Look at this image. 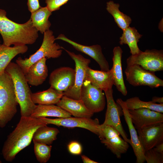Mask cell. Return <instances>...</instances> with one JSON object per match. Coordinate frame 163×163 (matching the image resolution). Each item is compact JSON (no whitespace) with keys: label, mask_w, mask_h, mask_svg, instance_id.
I'll use <instances>...</instances> for the list:
<instances>
[{"label":"cell","mask_w":163,"mask_h":163,"mask_svg":"<svg viewBox=\"0 0 163 163\" xmlns=\"http://www.w3.org/2000/svg\"><path fill=\"white\" fill-rule=\"evenodd\" d=\"M47 125L38 118L21 116L14 129L8 135L2 150L5 161H12L20 152L28 146L34 134L39 127Z\"/></svg>","instance_id":"6da1fadb"},{"label":"cell","mask_w":163,"mask_h":163,"mask_svg":"<svg viewBox=\"0 0 163 163\" xmlns=\"http://www.w3.org/2000/svg\"><path fill=\"white\" fill-rule=\"evenodd\" d=\"M0 33L3 44L10 46L32 44L38 37V31L33 26L30 18L20 24L15 22L6 16V11L0 9Z\"/></svg>","instance_id":"7a4b0ae2"},{"label":"cell","mask_w":163,"mask_h":163,"mask_svg":"<svg viewBox=\"0 0 163 163\" xmlns=\"http://www.w3.org/2000/svg\"><path fill=\"white\" fill-rule=\"evenodd\" d=\"M5 71L11 78L17 100L20 108L21 116H30L37 105L32 101V92L24 74L16 63L11 62Z\"/></svg>","instance_id":"3957f363"},{"label":"cell","mask_w":163,"mask_h":163,"mask_svg":"<svg viewBox=\"0 0 163 163\" xmlns=\"http://www.w3.org/2000/svg\"><path fill=\"white\" fill-rule=\"evenodd\" d=\"M14 83L5 71L0 75V127H5L16 114L18 104Z\"/></svg>","instance_id":"277c9868"},{"label":"cell","mask_w":163,"mask_h":163,"mask_svg":"<svg viewBox=\"0 0 163 163\" xmlns=\"http://www.w3.org/2000/svg\"><path fill=\"white\" fill-rule=\"evenodd\" d=\"M55 38L53 31L50 29L44 33L42 45L40 48L28 58L18 57L16 61L25 74L30 67L36 62L43 58H56L62 54L64 48L55 42Z\"/></svg>","instance_id":"5b68a950"},{"label":"cell","mask_w":163,"mask_h":163,"mask_svg":"<svg viewBox=\"0 0 163 163\" xmlns=\"http://www.w3.org/2000/svg\"><path fill=\"white\" fill-rule=\"evenodd\" d=\"M155 72L136 64L127 65L124 71L126 80L133 86H147L152 88L163 87V80Z\"/></svg>","instance_id":"8992f818"},{"label":"cell","mask_w":163,"mask_h":163,"mask_svg":"<svg viewBox=\"0 0 163 163\" xmlns=\"http://www.w3.org/2000/svg\"><path fill=\"white\" fill-rule=\"evenodd\" d=\"M38 118L42 121L48 124H52L57 126H62L68 128L79 127L87 129L97 135L100 137L101 131V124L97 118L71 117L50 119L46 117H40Z\"/></svg>","instance_id":"52a82bcc"},{"label":"cell","mask_w":163,"mask_h":163,"mask_svg":"<svg viewBox=\"0 0 163 163\" xmlns=\"http://www.w3.org/2000/svg\"><path fill=\"white\" fill-rule=\"evenodd\" d=\"M127 65L136 64L145 69L155 72L163 70V51L162 50H147L131 55L126 60Z\"/></svg>","instance_id":"ba28073f"},{"label":"cell","mask_w":163,"mask_h":163,"mask_svg":"<svg viewBox=\"0 0 163 163\" xmlns=\"http://www.w3.org/2000/svg\"><path fill=\"white\" fill-rule=\"evenodd\" d=\"M102 91L89 80L85 79L81 89V99L93 113L101 111L105 108V99Z\"/></svg>","instance_id":"9c48e42d"},{"label":"cell","mask_w":163,"mask_h":163,"mask_svg":"<svg viewBox=\"0 0 163 163\" xmlns=\"http://www.w3.org/2000/svg\"><path fill=\"white\" fill-rule=\"evenodd\" d=\"M64 50L75 62V73L73 86L70 89L63 92V95L74 99L81 100V89L85 79L86 69L89 66L91 60L81 54H76L65 49Z\"/></svg>","instance_id":"30bf717a"},{"label":"cell","mask_w":163,"mask_h":163,"mask_svg":"<svg viewBox=\"0 0 163 163\" xmlns=\"http://www.w3.org/2000/svg\"><path fill=\"white\" fill-rule=\"evenodd\" d=\"M101 134L99 137L101 142L120 158L122 155L126 153L129 148L128 143L120 136L118 131L110 125L101 124Z\"/></svg>","instance_id":"8fae6325"},{"label":"cell","mask_w":163,"mask_h":163,"mask_svg":"<svg viewBox=\"0 0 163 163\" xmlns=\"http://www.w3.org/2000/svg\"><path fill=\"white\" fill-rule=\"evenodd\" d=\"M104 92L107 100V109L104 121L101 124L114 127L118 131L122 138L128 143L129 139L128 138L127 135L123 129L120 119L121 115H123L122 108L115 102L112 88Z\"/></svg>","instance_id":"7c38bea8"},{"label":"cell","mask_w":163,"mask_h":163,"mask_svg":"<svg viewBox=\"0 0 163 163\" xmlns=\"http://www.w3.org/2000/svg\"><path fill=\"white\" fill-rule=\"evenodd\" d=\"M137 130L140 144L144 152L163 142V123L152 124Z\"/></svg>","instance_id":"4fadbf2b"},{"label":"cell","mask_w":163,"mask_h":163,"mask_svg":"<svg viewBox=\"0 0 163 163\" xmlns=\"http://www.w3.org/2000/svg\"><path fill=\"white\" fill-rule=\"evenodd\" d=\"M75 70L69 67L56 69L50 73L49 83L50 87L64 92L71 88L75 80Z\"/></svg>","instance_id":"5bb4252c"},{"label":"cell","mask_w":163,"mask_h":163,"mask_svg":"<svg viewBox=\"0 0 163 163\" xmlns=\"http://www.w3.org/2000/svg\"><path fill=\"white\" fill-rule=\"evenodd\" d=\"M60 40L71 44L76 50L88 55L98 64L102 71H109V63L102 53L101 46L98 44L87 46L81 44L66 37L64 34H59L55 40Z\"/></svg>","instance_id":"9a60e30c"},{"label":"cell","mask_w":163,"mask_h":163,"mask_svg":"<svg viewBox=\"0 0 163 163\" xmlns=\"http://www.w3.org/2000/svg\"><path fill=\"white\" fill-rule=\"evenodd\" d=\"M117 103L121 107L123 115L127 125L130 136L129 143L131 146L136 157V162L143 163L145 161L144 158V152L139 141L137 131L133 124L128 108L125 101L121 98H118Z\"/></svg>","instance_id":"2e32d148"},{"label":"cell","mask_w":163,"mask_h":163,"mask_svg":"<svg viewBox=\"0 0 163 163\" xmlns=\"http://www.w3.org/2000/svg\"><path fill=\"white\" fill-rule=\"evenodd\" d=\"M129 110L132 123L137 129L152 124L163 123V113L147 108Z\"/></svg>","instance_id":"e0dca14e"},{"label":"cell","mask_w":163,"mask_h":163,"mask_svg":"<svg viewBox=\"0 0 163 163\" xmlns=\"http://www.w3.org/2000/svg\"><path fill=\"white\" fill-rule=\"evenodd\" d=\"M85 79L104 91L112 88L114 80L112 69L107 72L93 69L88 67L85 72Z\"/></svg>","instance_id":"ac0fdd59"},{"label":"cell","mask_w":163,"mask_h":163,"mask_svg":"<svg viewBox=\"0 0 163 163\" xmlns=\"http://www.w3.org/2000/svg\"><path fill=\"white\" fill-rule=\"evenodd\" d=\"M56 104L75 117L91 118L94 114L81 100L74 99L63 95Z\"/></svg>","instance_id":"d6986e66"},{"label":"cell","mask_w":163,"mask_h":163,"mask_svg":"<svg viewBox=\"0 0 163 163\" xmlns=\"http://www.w3.org/2000/svg\"><path fill=\"white\" fill-rule=\"evenodd\" d=\"M47 58H43L32 65L24 74L28 84L37 86L42 84L48 75L46 64Z\"/></svg>","instance_id":"ffe728a7"},{"label":"cell","mask_w":163,"mask_h":163,"mask_svg":"<svg viewBox=\"0 0 163 163\" xmlns=\"http://www.w3.org/2000/svg\"><path fill=\"white\" fill-rule=\"evenodd\" d=\"M123 52L122 49L119 46L114 48L113 66L111 69L113 73L114 85L118 91L125 96L127 94V91L124 82L122 71L121 59Z\"/></svg>","instance_id":"44dd1931"},{"label":"cell","mask_w":163,"mask_h":163,"mask_svg":"<svg viewBox=\"0 0 163 163\" xmlns=\"http://www.w3.org/2000/svg\"><path fill=\"white\" fill-rule=\"evenodd\" d=\"M28 49L26 45L10 47L0 44V75L5 72L13 58L19 54L26 53Z\"/></svg>","instance_id":"7402d4cb"},{"label":"cell","mask_w":163,"mask_h":163,"mask_svg":"<svg viewBox=\"0 0 163 163\" xmlns=\"http://www.w3.org/2000/svg\"><path fill=\"white\" fill-rule=\"evenodd\" d=\"M63 92L50 87L42 91L32 93L31 100L35 104L54 105L56 104L63 96Z\"/></svg>","instance_id":"603a6c76"},{"label":"cell","mask_w":163,"mask_h":163,"mask_svg":"<svg viewBox=\"0 0 163 163\" xmlns=\"http://www.w3.org/2000/svg\"><path fill=\"white\" fill-rule=\"evenodd\" d=\"M31 13L30 18L33 25L38 31L43 34L49 30L51 24L48 19L52 12L46 6L41 7Z\"/></svg>","instance_id":"cb8c5ba5"},{"label":"cell","mask_w":163,"mask_h":163,"mask_svg":"<svg viewBox=\"0 0 163 163\" xmlns=\"http://www.w3.org/2000/svg\"><path fill=\"white\" fill-rule=\"evenodd\" d=\"M71 116L69 113L57 105L38 104L30 116L36 118L48 117L65 118Z\"/></svg>","instance_id":"d4e9b609"},{"label":"cell","mask_w":163,"mask_h":163,"mask_svg":"<svg viewBox=\"0 0 163 163\" xmlns=\"http://www.w3.org/2000/svg\"><path fill=\"white\" fill-rule=\"evenodd\" d=\"M142 36L135 27L129 26L123 30V33L120 38L119 43L121 45L127 44L131 55H135L141 51L137 43Z\"/></svg>","instance_id":"484cf974"},{"label":"cell","mask_w":163,"mask_h":163,"mask_svg":"<svg viewBox=\"0 0 163 163\" xmlns=\"http://www.w3.org/2000/svg\"><path fill=\"white\" fill-rule=\"evenodd\" d=\"M59 131L56 128L49 127L47 125L38 128L34 133L32 138L33 141L50 145L57 139Z\"/></svg>","instance_id":"4316f807"},{"label":"cell","mask_w":163,"mask_h":163,"mask_svg":"<svg viewBox=\"0 0 163 163\" xmlns=\"http://www.w3.org/2000/svg\"><path fill=\"white\" fill-rule=\"evenodd\" d=\"M120 6L119 3L110 1L107 2L106 9L113 16L118 26L123 30L129 26L132 20L130 17L119 10Z\"/></svg>","instance_id":"83f0119b"},{"label":"cell","mask_w":163,"mask_h":163,"mask_svg":"<svg viewBox=\"0 0 163 163\" xmlns=\"http://www.w3.org/2000/svg\"><path fill=\"white\" fill-rule=\"evenodd\" d=\"M124 101L129 110L147 108L161 113H163V104H157L152 101H143L137 97L128 98Z\"/></svg>","instance_id":"f1b7e54d"},{"label":"cell","mask_w":163,"mask_h":163,"mask_svg":"<svg viewBox=\"0 0 163 163\" xmlns=\"http://www.w3.org/2000/svg\"><path fill=\"white\" fill-rule=\"evenodd\" d=\"M34 152L37 160L40 163H45L49 160L52 146L33 141Z\"/></svg>","instance_id":"f546056e"},{"label":"cell","mask_w":163,"mask_h":163,"mask_svg":"<svg viewBox=\"0 0 163 163\" xmlns=\"http://www.w3.org/2000/svg\"><path fill=\"white\" fill-rule=\"evenodd\" d=\"M145 161L147 163H163V154L155 151L153 148L144 152Z\"/></svg>","instance_id":"4dcf8cb0"},{"label":"cell","mask_w":163,"mask_h":163,"mask_svg":"<svg viewBox=\"0 0 163 163\" xmlns=\"http://www.w3.org/2000/svg\"><path fill=\"white\" fill-rule=\"evenodd\" d=\"M69 0H45L46 7L50 11L57 10L62 5L66 4Z\"/></svg>","instance_id":"1f68e13d"},{"label":"cell","mask_w":163,"mask_h":163,"mask_svg":"<svg viewBox=\"0 0 163 163\" xmlns=\"http://www.w3.org/2000/svg\"><path fill=\"white\" fill-rule=\"evenodd\" d=\"M68 149L69 152L74 155H80L82 151L81 145L75 141L70 142L68 145Z\"/></svg>","instance_id":"d6a6232c"},{"label":"cell","mask_w":163,"mask_h":163,"mask_svg":"<svg viewBox=\"0 0 163 163\" xmlns=\"http://www.w3.org/2000/svg\"><path fill=\"white\" fill-rule=\"evenodd\" d=\"M27 5L29 11L32 13L41 7L39 0H27Z\"/></svg>","instance_id":"836d02e7"},{"label":"cell","mask_w":163,"mask_h":163,"mask_svg":"<svg viewBox=\"0 0 163 163\" xmlns=\"http://www.w3.org/2000/svg\"><path fill=\"white\" fill-rule=\"evenodd\" d=\"M153 149L157 152L163 154V142L158 144Z\"/></svg>","instance_id":"e575fe53"},{"label":"cell","mask_w":163,"mask_h":163,"mask_svg":"<svg viewBox=\"0 0 163 163\" xmlns=\"http://www.w3.org/2000/svg\"><path fill=\"white\" fill-rule=\"evenodd\" d=\"M81 158L84 163H98V162L91 159L84 155H81Z\"/></svg>","instance_id":"d590c367"},{"label":"cell","mask_w":163,"mask_h":163,"mask_svg":"<svg viewBox=\"0 0 163 163\" xmlns=\"http://www.w3.org/2000/svg\"><path fill=\"white\" fill-rule=\"evenodd\" d=\"M152 101L155 103L158 102L159 104H163V97L154 96L152 98Z\"/></svg>","instance_id":"8d00e7d4"}]
</instances>
